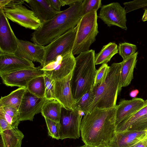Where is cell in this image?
Returning a JSON list of instances; mask_svg holds the SVG:
<instances>
[{
	"mask_svg": "<svg viewBox=\"0 0 147 147\" xmlns=\"http://www.w3.org/2000/svg\"><path fill=\"white\" fill-rule=\"evenodd\" d=\"M117 106L104 109L96 108L84 114L80 132L85 144L93 147L101 144L107 146L110 142L116 133Z\"/></svg>",
	"mask_w": 147,
	"mask_h": 147,
	"instance_id": "6da1fadb",
	"label": "cell"
},
{
	"mask_svg": "<svg viewBox=\"0 0 147 147\" xmlns=\"http://www.w3.org/2000/svg\"><path fill=\"white\" fill-rule=\"evenodd\" d=\"M80 0L68 8L59 12L51 19L43 22L32 33L34 43L45 46L55 39L75 27L82 17V2Z\"/></svg>",
	"mask_w": 147,
	"mask_h": 147,
	"instance_id": "7a4b0ae2",
	"label": "cell"
},
{
	"mask_svg": "<svg viewBox=\"0 0 147 147\" xmlns=\"http://www.w3.org/2000/svg\"><path fill=\"white\" fill-rule=\"evenodd\" d=\"M95 52L92 49L81 53L75 57L71 86L75 102L92 88L97 71Z\"/></svg>",
	"mask_w": 147,
	"mask_h": 147,
	"instance_id": "3957f363",
	"label": "cell"
},
{
	"mask_svg": "<svg viewBox=\"0 0 147 147\" xmlns=\"http://www.w3.org/2000/svg\"><path fill=\"white\" fill-rule=\"evenodd\" d=\"M121 63H114L109 66L105 80L93 86L94 100L88 107V112L97 108L101 109L115 107L119 93L121 90L120 71Z\"/></svg>",
	"mask_w": 147,
	"mask_h": 147,
	"instance_id": "277c9868",
	"label": "cell"
},
{
	"mask_svg": "<svg viewBox=\"0 0 147 147\" xmlns=\"http://www.w3.org/2000/svg\"><path fill=\"white\" fill-rule=\"evenodd\" d=\"M97 11L83 16L77 25V28L72 49L74 55L89 50L98 33Z\"/></svg>",
	"mask_w": 147,
	"mask_h": 147,
	"instance_id": "5b68a950",
	"label": "cell"
},
{
	"mask_svg": "<svg viewBox=\"0 0 147 147\" xmlns=\"http://www.w3.org/2000/svg\"><path fill=\"white\" fill-rule=\"evenodd\" d=\"M2 10L8 19L25 28L35 30L41 24L31 10L19 3L17 0Z\"/></svg>",
	"mask_w": 147,
	"mask_h": 147,
	"instance_id": "8992f818",
	"label": "cell"
},
{
	"mask_svg": "<svg viewBox=\"0 0 147 147\" xmlns=\"http://www.w3.org/2000/svg\"><path fill=\"white\" fill-rule=\"evenodd\" d=\"M77 28V26L45 46L42 67L55 60L57 56L72 51Z\"/></svg>",
	"mask_w": 147,
	"mask_h": 147,
	"instance_id": "52a82bcc",
	"label": "cell"
},
{
	"mask_svg": "<svg viewBox=\"0 0 147 147\" xmlns=\"http://www.w3.org/2000/svg\"><path fill=\"white\" fill-rule=\"evenodd\" d=\"M76 64L75 57L72 51L57 56L55 60L42 67L45 75L57 80L72 72Z\"/></svg>",
	"mask_w": 147,
	"mask_h": 147,
	"instance_id": "ba28073f",
	"label": "cell"
},
{
	"mask_svg": "<svg viewBox=\"0 0 147 147\" xmlns=\"http://www.w3.org/2000/svg\"><path fill=\"white\" fill-rule=\"evenodd\" d=\"M84 115L80 111L74 109L69 110L62 108L60 120L61 140L77 139L80 137V124Z\"/></svg>",
	"mask_w": 147,
	"mask_h": 147,
	"instance_id": "9c48e42d",
	"label": "cell"
},
{
	"mask_svg": "<svg viewBox=\"0 0 147 147\" xmlns=\"http://www.w3.org/2000/svg\"><path fill=\"white\" fill-rule=\"evenodd\" d=\"M42 68L40 66L10 73L0 74V76L3 82L7 86L27 88L28 83L32 80L45 75Z\"/></svg>",
	"mask_w": 147,
	"mask_h": 147,
	"instance_id": "30bf717a",
	"label": "cell"
},
{
	"mask_svg": "<svg viewBox=\"0 0 147 147\" xmlns=\"http://www.w3.org/2000/svg\"><path fill=\"white\" fill-rule=\"evenodd\" d=\"M126 13L125 7L113 2L101 6L98 17L109 27L116 26L127 30Z\"/></svg>",
	"mask_w": 147,
	"mask_h": 147,
	"instance_id": "8fae6325",
	"label": "cell"
},
{
	"mask_svg": "<svg viewBox=\"0 0 147 147\" xmlns=\"http://www.w3.org/2000/svg\"><path fill=\"white\" fill-rule=\"evenodd\" d=\"M18 39L3 10H0V54H15Z\"/></svg>",
	"mask_w": 147,
	"mask_h": 147,
	"instance_id": "7c38bea8",
	"label": "cell"
},
{
	"mask_svg": "<svg viewBox=\"0 0 147 147\" xmlns=\"http://www.w3.org/2000/svg\"><path fill=\"white\" fill-rule=\"evenodd\" d=\"M47 100L45 98L35 96L26 89L18 109L20 121H33L34 116L41 112L43 105Z\"/></svg>",
	"mask_w": 147,
	"mask_h": 147,
	"instance_id": "4fadbf2b",
	"label": "cell"
},
{
	"mask_svg": "<svg viewBox=\"0 0 147 147\" xmlns=\"http://www.w3.org/2000/svg\"><path fill=\"white\" fill-rule=\"evenodd\" d=\"M72 72L65 77L55 80L54 96L62 107L69 110H73L76 103L72 92L71 80Z\"/></svg>",
	"mask_w": 147,
	"mask_h": 147,
	"instance_id": "5bb4252c",
	"label": "cell"
},
{
	"mask_svg": "<svg viewBox=\"0 0 147 147\" xmlns=\"http://www.w3.org/2000/svg\"><path fill=\"white\" fill-rule=\"evenodd\" d=\"M18 48L15 55L32 62L39 63L43 65L45 46L36 44L29 41L18 38Z\"/></svg>",
	"mask_w": 147,
	"mask_h": 147,
	"instance_id": "9a60e30c",
	"label": "cell"
},
{
	"mask_svg": "<svg viewBox=\"0 0 147 147\" xmlns=\"http://www.w3.org/2000/svg\"><path fill=\"white\" fill-rule=\"evenodd\" d=\"M33 62L15 54H0V74L34 67Z\"/></svg>",
	"mask_w": 147,
	"mask_h": 147,
	"instance_id": "2e32d148",
	"label": "cell"
},
{
	"mask_svg": "<svg viewBox=\"0 0 147 147\" xmlns=\"http://www.w3.org/2000/svg\"><path fill=\"white\" fill-rule=\"evenodd\" d=\"M146 131H126L116 132L107 147H134L145 139Z\"/></svg>",
	"mask_w": 147,
	"mask_h": 147,
	"instance_id": "e0dca14e",
	"label": "cell"
},
{
	"mask_svg": "<svg viewBox=\"0 0 147 147\" xmlns=\"http://www.w3.org/2000/svg\"><path fill=\"white\" fill-rule=\"evenodd\" d=\"M145 104V100L141 98H134L130 100H121L118 105L117 110L116 126L140 110Z\"/></svg>",
	"mask_w": 147,
	"mask_h": 147,
	"instance_id": "ac0fdd59",
	"label": "cell"
},
{
	"mask_svg": "<svg viewBox=\"0 0 147 147\" xmlns=\"http://www.w3.org/2000/svg\"><path fill=\"white\" fill-rule=\"evenodd\" d=\"M24 1L28 3L31 10L41 23L51 19L59 12L51 7L48 0Z\"/></svg>",
	"mask_w": 147,
	"mask_h": 147,
	"instance_id": "d6986e66",
	"label": "cell"
},
{
	"mask_svg": "<svg viewBox=\"0 0 147 147\" xmlns=\"http://www.w3.org/2000/svg\"><path fill=\"white\" fill-rule=\"evenodd\" d=\"M138 52L121 63L120 71L121 87L128 86L134 78V69L136 67Z\"/></svg>",
	"mask_w": 147,
	"mask_h": 147,
	"instance_id": "ffe728a7",
	"label": "cell"
},
{
	"mask_svg": "<svg viewBox=\"0 0 147 147\" xmlns=\"http://www.w3.org/2000/svg\"><path fill=\"white\" fill-rule=\"evenodd\" d=\"M0 147H21L24 137L18 128H13L0 132Z\"/></svg>",
	"mask_w": 147,
	"mask_h": 147,
	"instance_id": "44dd1931",
	"label": "cell"
},
{
	"mask_svg": "<svg viewBox=\"0 0 147 147\" xmlns=\"http://www.w3.org/2000/svg\"><path fill=\"white\" fill-rule=\"evenodd\" d=\"M62 108L61 104L56 99L49 100L43 105L40 113L44 118L60 122Z\"/></svg>",
	"mask_w": 147,
	"mask_h": 147,
	"instance_id": "7402d4cb",
	"label": "cell"
},
{
	"mask_svg": "<svg viewBox=\"0 0 147 147\" xmlns=\"http://www.w3.org/2000/svg\"><path fill=\"white\" fill-rule=\"evenodd\" d=\"M26 88H19L11 92L9 94L1 97L0 107L10 106L18 110Z\"/></svg>",
	"mask_w": 147,
	"mask_h": 147,
	"instance_id": "603a6c76",
	"label": "cell"
},
{
	"mask_svg": "<svg viewBox=\"0 0 147 147\" xmlns=\"http://www.w3.org/2000/svg\"><path fill=\"white\" fill-rule=\"evenodd\" d=\"M118 52L117 45L115 43L110 42L104 46L100 51L95 55L96 65L107 64Z\"/></svg>",
	"mask_w": 147,
	"mask_h": 147,
	"instance_id": "cb8c5ba5",
	"label": "cell"
},
{
	"mask_svg": "<svg viewBox=\"0 0 147 147\" xmlns=\"http://www.w3.org/2000/svg\"><path fill=\"white\" fill-rule=\"evenodd\" d=\"M26 89L31 93L40 98H45V83L44 76L35 78L30 81Z\"/></svg>",
	"mask_w": 147,
	"mask_h": 147,
	"instance_id": "d4e9b609",
	"label": "cell"
},
{
	"mask_svg": "<svg viewBox=\"0 0 147 147\" xmlns=\"http://www.w3.org/2000/svg\"><path fill=\"white\" fill-rule=\"evenodd\" d=\"M145 101L144 105L141 109L124 120L117 126L116 132L127 131L130 126L137 119L147 114V99Z\"/></svg>",
	"mask_w": 147,
	"mask_h": 147,
	"instance_id": "484cf974",
	"label": "cell"
},
{
	"mask_svg": "<svg viewBox=\"0 0 147 147\" xmlns=\"http://www.w3.org/2000/svg\"><path fill=\"white\" fill-rule=\"evenodd\" d=\"M94 97L92 88L85 93L77 101L73 109L83 112L84 114L88 112V107L93 101Z\"/></svg>",
	"mask_w": 147,
	"mask_h": 147,
	"instance_id": "4316f807",
	"label": "cell"
},
{
	"mask_svg": "<svg viewBox=\"0 0 147 147\" xmlns=\"http://www.w3.org/2000/svg\"><path fill=\"white\" fill-rule=\"evenodd\" d=\"M118 48L119 53L123 58V60L134 54L137 49L136 45L127 42L119 43Z\"/></svg>",
	"mask_w": 147,
	"mask_h": 147,
	"instance_id": "83f0119b",
	"label": "cell"
},
{
	"mask_svg": "<svg viewBox=\"0 0 147 147\" xmlns=\"http://www.w3.org/2000/svg\"><path fill=\"white\" fill-rule=\"evenodd\" d=\"M44 118L49 136L57 140L60 139V122H56L47 118Z\"/></svg>",
	"mask_w": 147,
	"mask_h": 147,
	"instance_id": "f1b7e54d",
	"label": "cell"
},
{
	"mask_svg": "<svg viewBox=\"0 0 147 147\" xmlns=\"http://www.w3.org/2000/svg\"><path fill=\"white\" fill-rule=\"evenodd\" d=\"M101 0H83L81 10L82 16L94 11L97 10L101 7Z\"/></svg>",
	"mask_w": 147,
	"mask_h": 147,
	"instance_id": "f546056e",
	"label": "cell"
},
{
	"mask_svg": "<svg viewBox=\"0 0 147 147\" xmlns=\"http://www.w3.org/2000/svg\"><path fill=\"white\" fill-rule=\"evenodd\" d=\"M44 77L45 87V98L48 100L55 99L54 96L55 81L45 75Z\"/></svg>",
	"mask_w": 147,
	"mask_h": 147,
	"instance_id": "4dcf8cb0",
	"label": "cell"
},
{
	"mask_svg": "<svg viewBox=\"0 0 147 147\" xmlns=\"http://www.w3.org/2000/svg\"><path fill=\"white\" fill-rule=\"evenodd\" d=\"M109 68V66L107 64H104L97 70L93 86L102 83L105 80Z\"/></svg>",
	"mask_w": 147,
	"mask_h": 147,
	"instance_id": "1f68e13d",
	"label": "cell"
},
{
	"mask_svg": "<svg viewBox=\"0 0 147 147\" xmlns=\"http://www.w3.org/2000/svg\"><path fill=\"white\" fill-rule=\"evenodd\" d=\"M147 131V114L140 117L128 128L127 131Z\"/></svg>",
	"mask_w": 147,
	"mask_h": 147,
	"instance_id": "d6a6232c",
	"label": "cell"
},
{
	"mask_svg": "<svg viewBox=\"0 0 147 147\" xmlns=\"http://www.w3.org/2000/svg\"><path fill=\"white\" fill-rule=\"evenodd\" d=\"M0 117L5 119L11 125L12 128H18V126L20 122V120L12 117L6 114L0 107Z\"/></svg>",
	"mask_w": 147,
	"mask_h": 147,
	"instance_id": "836d02e7",
	"label": "cell"
},
{
	"mask_svg": "<svg viewBox=\"0 0 147 147\" xmlns=\"http://www.w3.org/2000/svg\"><path fill=\"white\" fill-rule=\"evenodd\" d=\"M12 128L11 125L5 119L0 117V132Z\"/></svg>",
	"mask_w": 147,
	"mask_h": 147,
	"instance_id": "e575fe53",
	"label": "cell"
},
{
	"mask_svg": "<svg viewBox=\"0 0 147 147\" xmlns=\"http://www.w3.org/2000/svg\"><path fill=\"white\" fill-rule=\"evenodd\" d=\"M51 7L56 11L60 12L62 5L60 0H48Z\"/></svg>",
	"mask_w": 147,
	"mask_h": 147,
	"instance_id": "d590c367",
	"label": "cell"
},
{
	"mask_svg": "<svg viewBox=\"0 0 147 147\" xmlns=\"http://www.w3.org/2000/svg\"><path fill=\"white\" fill-rule=\"evenodd\" d=\"M62 6H64L65 5H68L69 7L74 5L80 0H60Z\"/></svg>",
	"mask_w": 147,
	"mask_h": 147,
	"instance_id": "8d00e7d4",
	"label": "cell"
},
{
	"mask_svg": "<svg viewBox=\"0 0 147 147\" xmlns=\"http://www.w3.org/2000/svg\"><path fill=\"white\" fill-rule=\"evenodd\" d=\"M134 147H147V138L135 144Z\"/></svg>",
	"mask_w": 147,
	"mask_h": 147,
	"instance_id": "74e56055",
	"label": "cell"
},
{
	"mask_svg": "<svg viewBox=\"0 0 147 147\" xmlns=\"http://www.w3.org/2000/svg\"><path fill=\"white\" fill-rule=\"evenodd\" d=\"M10 0H0V10H2L9 3Z\"/></svg>",
	"mask_w": 147,
	"mask_h": 147,
	"instance_id": "f35d334b",
	"label": "cell"
},
{
	"mask_svg": "<svg viewBox=\"0 0 147 147\" xmlns=\"http://www.w3.org/2000/svg\"><path fill=\"white\" fill-rule=\"evenodd\" d=\"M142 20L143 22H145L147 21V8L145 9L144 12Z\"/></svg>",
	"mask_w": 147,
	"mask_h": 147,
	"instance_id": "ab89813d",
	"label": "cell"
},
{
	"mask_svg": "<svg viewBox=\"0 0 147 147\" xmlns=\"http://www.w3.org/2000/svg\"><path fill=\"white\" fill-rule=\"evenodd\" d=\"M92 147L90 146L87 145H86L85 144L84 145H83L82 146H81L80 147Z\"/></svg>",
	"mask_w": 147,
	"mask_h": 147,
	"instance_id": "60d3db41",
	"label": "cell"
},
{
	"mask_svg": "<svg viewBox=\"0 0 147 147\" xmlns=\"http://www.w3.org/2000/svg\"><path fill=\"white\" fill-rule=\"evenodd\" d=\"M147 138V131H146V135L145 137V139Z\"/></svg>",
	"mask_w": 147,
	"mask_h": 147,
	"instance_id": "b9f144b4",
	"label": "cell"
}]
</instances>
